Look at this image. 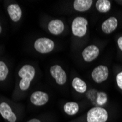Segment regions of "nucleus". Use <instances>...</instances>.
<instances>
[{"label":"nucleus","mask_w":122,"mask_h":122,"mask_svg":"<svg viewBox=\"0 0 122 122\" xmlns=\"http://www.w3.org/2000/svg\"><path fill=\"white\" fill-rule=\"evenodd\" d=\"M92 4V0H75L73 2V7L78 12H86L91 8Z\"/></svg>","instance_id":"obj_13"},{"label":"nucleus","mask_w":122,"mask_h":122,"mask_svg":"<svg viewBox=\"0 0 122 122\" xmlns=\"http://www.w3.org/2000/svg\"><path fill=\"white\" fill-rule=\"evenodd\" d=\"M50 73L55 79L57 84L62 86L66 83V80H67V77H66L65 71L62 69L61 66L58 64L52 66L50 68Z\"/></svg>","instance_id":"obj_6"},{"label":"nucleus","mask_w":122,"mask_h":122,"mask_svg":"<svg viewBox=\"0 0 122 122\" xmlns=\"http://www.w3.org/2000/svg\"><path fill=\"white\" fill-rule=\"evenodd\" d=\"M87 122H106L108 119V113L102 107H93L87 113Z\"/></svg>","instance_id":"obj_2"},{"label":"nucleus","mask_w":122,"mask_h":122,"mask_svg":"<svg viewBox=\"0 0 122 122\" xmlns=\"http://www.w3.org/2000/svg\"><path fill=\"white\" fill-rule=\"evenodd\" d=\"M9 73V70L6 64L0 61V81H5Z\"/></svg>","instance_id":"obj_17"},{"label":"nucleus","mask_w":122,"mask_h":122,"mask_svg":"<svg viewBox=\"0 0 122 122\" xmlns=\"http://www.w3.org/2000/svg\"><path fill=\"white\" fill-rule=\"evenodd\" d=\"M116 83L118 88L122 90V72H120L116 75Z\"/></svg>","instance_id":"obj_18"},{"label":"nucleus","mask_w":122,"mask_h":122,"mask_svg":"<svg viewBox=\"0 0 122 122\" xmlns=\"http://www.w3.org/2000/svg\"><path fill=\"white\" fill-rule=\"evenodd\" d=\"M111 8V3L108 0H98L96 2V9L98 12L105 13L110 11Z\"/></svg>","instance_id":"obj_16"},{"label":"nucleus","mask_w":122,"mask_h":122,"mask_svg":"<svg viewBox=\"0 0 122 122\" xmlns=\"http://www.w3.org/2000/svg\"><path fill=\"white\" fill-rule=\"evenodd\" d=\"M99 54V49L95 45H90L84 48L82 52V56L85 61L92 62L96 59Z\"/></svg>","instance_id":"obj_7"},{"label":"nucleus","mask_w":122,"mask_h":122,"mask_svg":"<svg viewBox=\"0 0 122 122\" xmlns=\"http://www.w3.org/2000/svg\"><path fill=\"white\" fill-rule=\"evenodd\" d=\"M72 86L74 89L78 93L83 94L87 90V86L86 83L79 77H75L72 80Z\"/></svg>","instance_id":"obj_14"},{"label":"nucleus","mask_w":122,"mask_h":122,"mask_svg":"<svg viewBox=\"0 0 122 122\" xmlns=\"http://www.w3.org/2000/svg\"><path fill=\"white\" fill-rule=\"evenodd\" d=\"M2 32V26H1V24H0V34H1Z\"/></svg>","instance_id":"obj_21"},{"label":"nucleus","mask_w":122,"mask_h":122,"mask_svg":"<svg viewBox=\"0 0 122 122\" xmlns=\"http://www.w3.org/2000/svg\"><path fill=\"white\" fill-rule=\"evenodd\" d=\"M48 29L52 35H59L64 30V24L61 20L54 19L48 23Z\"/></svg>","instance_id":"obj_10"},{"label":"nucleus","mask_w":122,"mask_h":122,"mask_svg":"<svg viewBox=\"0 0 122 122\" xmlns=\"http://www.w3.org/2000/svg\"><path fill=\"white\" fill-rule=\"evenodd\" d=\"M88 20L83 17L75 18L72 23V34L77 37H83L87 32Z\"/></svg>","instance_id":"obj_3"},{"label":"nucleus","mask_w":122,"mask_h":122,"mask_svg":"<svg viewBox=\"0 0 122 122\" xmlns=\"http://www.w3.org/2000/svg\"><path fill=\"white\" fill-rule=\"evenodd\" d=\"M0 114L2 115L4 119L7 120L9 122H15L17 117L13 112L11 107L7 102H2L0 104Z\"/></svg>","instance_id":"obj_9"},{"label":"nucleus","mask_w":122,"mask_h":122,"mask_svg":"<svg viewBox=\"0 0 122 122\" xmlns=\"http://www.w3.org/2000/svg\"><path fill=\"white\" fill-rule=\"evenodd\" d=\"M118 46L119 48V49L122 51V37H120L118 39Z\"/></svg>","instance_id":"obj_19"},{"label":"nucleus","mask_w":122,"mask_h":122,"mask_svg":"<svg viewBox=\"0 0 122 122\" xmlns=\"http://www.w3.org/2000/svg\"><path fill=\"white\" fill-rule=\"evenodd\" d=\"M27 122H41L39 119H37V118H32L29 121H28Z\"/></svg>","instance_id":"obj_20"},{"label":"nucleus","mask_w":122,"mask_h":122,"mask_svg":"<svg viewBox=\"0 0 122 122\" xmlns=\"http://www.w3.org/2000/svg\"><path fill=\"white\" fill-rule=\"evenodd\" d=\"M118 26V20L115 17H110L102 24V30L105 34L109 35L113 32Z\"/></svg>","instance_id":"obj_11"},{"label":"nucleus","mask_w":122,"mask_h":122,"mask_svg":"<svg viewBox=\"0 0 122 122\" xmlns=\"http://www.w3.org/2000/svg\"><path fill=\"white\" fill-rule=\"evenodd\" d=\"M7 13L13 21L18 22L22 16V10L17 4H11L7 7Z\"/></svg>","instance_id":"obj_12"},{"label":"nucleus","mask_w":122,"mask_h":122,"mask_svg":"<svg viewBox=\"0 0 122 122\" xmlns=\"http://www.w3.org/2000/svg\"><path fill=\"white\" fill-rule=\"evenodd\" d=\"M65 113L69 116H74L79 111V105L75 102H67L64 105Z\"/></svg>","instance_id":"obj_15"},{"label":"nucleus","mask_w":122,"mask_h":122,"mask_svg":"<svg viewBox=\"0 0 122 122\" xmlns=\"http://www.w3.org/2000/svg\"><path fill=\"white\" fill-rule=\"evenodd\" d=\"M35 49L40 53H48L51 52L54 47V42L47 37H41L37 39L34 44Z\"/></svg>","instance_id":"obj_4"},{"label":"nucleus","mask_w":122,"mask_h":122,"mask_svg":"<svg viewBox=\"0 0 122 122\" xmlns=\"http://www.w3.org/2000/svg\"><path fill=\"white\" fill-rule=\"evenodd\" d=\"M109 76V69L105 65H99L92 72V77L97 83H101L105 81Z\"/></svg>","instance_id":"obj_5"},{"label":"nucleus","mask_w":122,"mask_h":122,"mask_svg":"<svg viewBox=\"0 0 122 122\" xmlns=\"http://www.w3.org/2000/svg\"><path fill=\"white\" fill-rule=\"evenodd\" d=\"M31 102L36 106H42L46 105L49 100V96L47 93L37 91L32 93L30 97Z\"/></svg>","instance_id":"obj_8"},{"label":"nucleus","mask_w":122,"mask_h":122,"mask_svg":"<svg viewBox=\"0 0 122 122\" xmlns=\"http://www.w3.org/2000/svg\"><path fill=\"white\" fill-rule=\"evenodd\" d=\"M18 75L21 78L19 83L20 88L22 91H26L35 76V69L31 65L26 64L20 69Z\"/></svg>","instance_id":"obj_1"}]
</instances>
